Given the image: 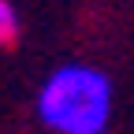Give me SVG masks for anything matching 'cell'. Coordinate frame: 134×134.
Wrapping results in <instances>:
<instances>
[{
	"label": "cell",
	"mask_w": 134,
	"mask_h": 134,
	"mask_svg": "<svg viewBox=\"0 0 134 134\" xmlns=\"http://www.w3.org/2000/svg\"><path fill=\"white\" fill-rule=\"evenodd\" d=\"M115 90L93 63H63L37 90V119L52 134H108Z\"/></svg>",
	"instance_id": "1"
},
{
	"label": "cell",
	"mask_w": 134,
	"mask_h": 134,
	"mask_svg": "<svg viewBox=\"0 0 134 134\" xmlns=\"http://www.w3.org/2000/svg\"><path fill=\"white\" fill-rule=\"evenodd\" d=\"M19 37V15H15V4L11 0H0V48L15 45Z\"/></svg>",
	"instance_id": "2"
}]
</instances>
